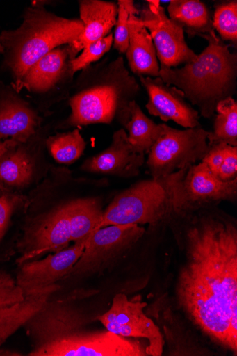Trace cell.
Segmentation results:
<instances>
[{
    "mask_svg": "<svg viewBox=\"0 0 237 356\" xmlns=\"http://www.w3.org/2000/svg\"><path fill=\"white\" fill-rule=\"evenodd\" d=\"M147 305L141 299L135 298L129 300L125 294L120 293L114 297L110 309L96 319L115 334L147 340L148 355L160 356L164 346L163 338L154 321L145 314Z\"/></svg>",
    "mask_w": 237,
    "mask_h": 356,
    "instance_id": "obj_10",
    "label": "cell"
},
{
    "mask_svg": "<svg viewBox=\"0 0 237 356\" xmlns=\"http://www.w3.org/2000/svg\"><path fill=\"white\" fill-rule=\"evenodd\" d=\"M23 19L19 27L0 34L3 67L12 76L13 88L39 60L59 47L73 44L84 31L81 19L62 17L33 3L25 10Z\"/></svg>",
    "mask_w": 237,
    "mask_h": 356,
    "instance_id": "obj_4",
    "label": "cell"
},
{
    "mask_svg": "<svg viewBox=\"0 0 237 356\" xmlns=\"http://www.w3.org/2000/svg\"><path fill=\"white\" fill-rule=\"evenodd\" d=\"M200 38L209 46L195 61L181 69L160 70L162 81L182 90L203 118H211L218 104L233 98L237 89V55L232 54L215 31Z\"/></svg>",
    "mask_w": 237,
    "mask_h": 356,
    "instance_id": "obj_3",
    "label": "cell"
},
{
    "mask_svg": "<svg viewBox=\"0 0 237 356\" xmlns=\"http://www.w3.org/2000/svg\"><path fill=\"white\" fill-rule=\"evenodd\" d=\"M50 299L24 325L32 341L28 355L37 356L44 348L84 331L90 322L70 299Z\"/></svg>",
    "mask_w": 237,
    "mask_h": 356,
    "instance_id": "obj_9",
    "label": "cell"
},
{
    "mask_svg": "<svg viewBox=\"0 0 237 356\" xmlns=\"http://www.w3.org/2000/svg\"><path fill=\"white\" fill-rule=\"evenodd\" d=\"M147 347L111 332H79L51 345L37 356H147Z\"/></svg>",
    "mask_w": 237,
    "mask_h": 356,
    "instance_id": "obj_13",
    "label": "cell"
},
{
    "mask_svg": "<svg viewBox=\"0 0 237 356\" xmlns=\"http://www.w3.org/2000/svg\"><path fill=\"white\" fill-rule=\"evenodd\" d=\"M66 207L70 218L72 242L84 239L98 230L104 213L98 199L76 200L66 203Z\"/></svg>",
    "mask_w": 237,
    "mask_h": 356,
    "instance_id": "obj_24",
    "label": "cell"
},
{
    "mask_svg": "<svg viewBox=\"0 0 237 356\" xmlns=\"http://www.w3.org/2000/svg\"><path fill=\"white\" fill-rule=\"evenodd\" d=\"M118 13L115 33H113V47L121 54H126L129 47V17L132 15H138L140 11L134 6L133 0H119Z\"/></svg>",
    "mask_w": 237,
    "mask_h": 356,
    "instance_id": "obj_29",
    "label": "cell"
},
{
    "mask_svg": "<svg viewBox=\"0 0 237 356\" xmlns=\"http://www.w3.org/2000/svg\"><path fill=\"white\" fill-rule=\"evenodd\" d=\"M217 115L213 132H209V146L225 143L237 147V104L233 98L220 102L216 108Z\"/></svg>",
    "mask_w": 237,
    "mask_h": 356,
    "instance_id": "obj_26",
    "label": "cell"
},
{
    "mask_svg": "<svg viewBox=\"0 0 237 356\" xmlns=\"http://www.w3.org/2000/svg\"><path fill=\"white\" fill-rule=\"evenodd\" d=\"M113 45V33L103 39L87 45L82 53L71 60L74 74L89 67L94 62L98 61L108 53Z\"/></svg>",
    "mask_w": 237,
    "mask_h": 356,
    "instance_id": "obj_30",
    "label": "cell"
},
{
    "mask_svg": "<svg viewBox=\"0 0 237 356\" xmlns=\"http://www.w3.org/2000/svg\"><path fill=\"white\" fill-rule=\"evenodd\" d=\"M19 198L10 193L0 197V238L3 236Z\"/></svg>",
    "mask_w": 237,
    "mask_h": 356,
    "instance_id": "obj_33",
    "label": "cell"
},
{
    "mask_svg": "<svg viewBox=\"0 0 237 356\" xmlns=\"http://www.w3.org/2000/svg\"><path fill=\"white\" fill-rule=\"evenodd\" d=\"M79 10L84 31L77 41L69 47L72 60L88 44L106 38L117 23L118 6L101 0H81Z\"/></svg>",
    "mask_w": 237,
    "mask_h": 356,
    "instance_id": "obj_19",
    "label": "cell"
},
{
    "mask_svg": "<svg viewBox=\"0 0 237 356\" xmlns=\"http://www.w3.org/2000/svg\"><path fill=\"white\" fill-rule=\"evenodd\" d=\"M40 129L35 136L32 147L27 141L10 147L0 156V185L6 188H23L30 184L35 157L47 139L40 138Z\"/></svg>",
    "mask_w": 237,
    "mask_h": 356,
    "instance_id": "obj_20",
    "label": "cell"
},
{
    "mask_svg": "<svg viewBox=\"0 0 237 356\" xmlns=\"http://www.w3.org/2000/svg\"><path fill=\"white\" fill-rule=\"evenodd\" d=\"M71 60L69 47H59L35 63L13 88L26 89L40 99L69 96L75 79Z\"/></svg>",
    "mask_w": 237,
    "mask_h": 356,
    "instance_id": "obj_11",
    "label": "cell"
},
{
    "mask_svg": "<svg viewBox=\"0 0 237 356\" xmlns=\"http://www.w3.org/2000/svg\"><path fill=\"white\" fill-rule=\"evenodd\" d=\"M90 236L41 260L20 264L16 281L24 297L37 294L58 281L65 280L79 260Z\"/></svg>",
    "mask_w": 237,
    "mask_h": 356,
    "instance_id": "obj_15",
    "label": "cell"
},
{
    "mask_svg": "<svg viewBox=\"0 0 237 356\" xmlns=\"http://www.w3.org/2000/svg\"><path fill=\"white\" fill-rule=\"evenodd\" d=\"M140 15L150 31L160 70L176 68L197 59V55L186 44L183 29L167 17L159 1L149 0Z\"/></svg>",
    "mask_w": 237,
    "mask_h": 356,
    "instance_id": "obj_12",
    "label": "cell"
},
{
    "mask_svg": "<svg viewBox=\"0 0 237 356\" xmlns=\"http://www.w3.org/2000/svg\"><path fill=\"white\" fill-rule=\"evenodd\" d=\"M140 225H108L94 232L65 279L85 278L103 273L114 266L143 237Z\"/></svg>",
    "mask_w": 237,
    "mask_h": 356,
    "instance_id": "obj_8",
    "label": "cell"
},
{
    "mask_svg": "<svg viewBox=\"0 0 237 356\" xmlns=\"http://www.w3.org/2000/svg\"><path fill=\"white\" fill-rule=\"evenodd\" d=\"M158 181L166 189L173 212L180 216L221 202H232L237 196V179L228 182L219 180L203 161Z\"/></svg>",
    "mask_w": 237,
    "mask_h": 356,
    "instance_id": "obj_5",
    "label": "cell"
},
{
    "mask_svg": "<svg viewBox=\"0 0 237 356\" xmlns=\"http://www.w3.org/2000/svg\"><path fill=\"white\" fill-rule=\"evenodd\" d=\"M141 88L120 56L91 64L74 79L70 97L72 113L64 127L111 124L124 127L130 118L129 104Z\"/></svg>",
    "mask_w": 237,
    "mask_h": 356,
    "instance_id": "obj_2",
    "label": "cell"
},
{
    "mask_svg": "<svg viewBox=\"0 0 237 356\" xmlns=\"http://www.w3.org/2000/svg\"><path fill=\"white\" fill-rule=\"evenodd\" d=\"M172 212L165 187L154 179L142 181L118 194L104 211L98 229L108 225L155 226Z\"/></svg>",
    "mask_w": 237,
    "mask_h": 356,
    "instance_id": "obj_6",
    "label": "cell"
},
{
    "mask_svg": "<svg viewBox=\"0 0 237 356\" xmlns=\"http://www.w3.org/2000/svg\"><path fill=\"white\" fill-rule=\"evenodd\" d=\"M186 261L176 286L179 307L213 342L237 353V228L218 215L186 233Z\"/></svg>",
    "mask_w": 237,
    "mask_h": 356,
    "instance_id": "obj_1",
    "label": "cell"
},
{
    "mask_svg": "<svg viewBox=\"0 0 237 356\" xmlns=\"http://www.w3.org/2000/svg\"><path fill=\"white\" fill-rule=\"evenodd\" d=\"M218 179L223 182L237 179V147L228 146Z\"/></svg>",
    "mask_w": 237,
    "mask_h": 356,
    "instance_id": "obj_32",
    "label": "cell"
},
{
    "mask_svg": "<svg viewBox=\"0 0 237 356\" xmlns=\"http://www.w3.org/2000/svg\"><path fill=\"white\" fill-rule=\"evenodd\" d=\"M17 91L0 96V141L9 139L26 143L40 129L42 118Z\"/></svg>",
    "mask_w": 237,
    "mask_h": 356,
    "instance_id": "obj_18",
    "label": "cell"
},
{
    "mask_svg": "<svg viewBox=\"0 0 237 356\" xmlns=\"http://www.w3.org/2000/svg\"><path fill=\"white\" fill-rule=\"evenodd\" d=\"M25 299L16 279L0 270V308L12 306Z\"/></svg>",
    "mask_w": 237,
    "mask_h": 356,
    "instance_id": "obj_31",
    "label": "cell"
},
{
    "mask_svg": "<svg viewBox=\"0 0 237 356\" xmlns=\"http://www.w3.org/2000/svg\"><path fill=\"white\" fill-rule=\"evenodd\" d=\"M71 229L66 204L42 214L28 223L21 242L19 264L47 252H57L67 248Z\"/></svg>",
    "mask_w": 237,
    "mask_h": 356,
    "instance_id": "obj_14",
    "label": "cell"
},
{
    "mask_svg": "<svg viewBox=\"0 0 237 356\" xmlns=\"http://www.w3.org/2000/svg\"><path fill=\"white\" fill-rule=\"evenodd\" d=\"M45 145L54 159L65 165L75 163L86 148V143L79 129L49 136L46 139Z\"/></svg>",
    "mask_w": 237,
    "mask_h": 356,
    "instance_id": "obj_27",
    "label": "cell"
},
{
    "mask_svg": "<svg viewBox=\"0 0 237 356\" xmlns=\"http://www.w3.org/2000/svg\"><path fill=\"white\" fill-rule=\"evenodd\" d=\"M59 288L58 284H54L37 294L26 297L20 302L0 308V349L14 334L24 327ZM3 355L6 354L0 350V355Z\"/></svg>",
    "mask_w": 237,
    "mask_h": 356,
    "instance_id": "obj_22",
    "label": "cell"
},
{
    "mask_svg": "<svg viewBox=\"0 0 237 356\" xmlns=\"http://www.w3.org/2000/svg\"><path fill=\"white\" fill-rule=\"evenodd\" d=\"M128 26L129 40L126 56L131 71L139 77H160L156 49L142 19L138 15H132Z\"/></svg>",
    "mask_w": 237,
    "mask_h": 356,
    "instance_id": "obj_21",
    "label": "cell"
},
{
    "mask_svg": "<svg viewBox=\"0 0 237 356\" xmlns=\"http://www.w3.org/2000/svg\"><path fill=\"white\" fill-rule=\"evenodd\" d=\"M0 54H4V48H3V47L1 45V44H0Z\"/></svg>",
    "mask_w": 237,
    "mask_h": 356,
    "instance_id": "obj_36",
    "label": "cell"
},
{
    "mask_svg": "<svg viewBox=\"0 0 237 356\" xmlns=\"http://www.w3.org/2000/svg\"><path fill=\"white\" fill-rule=\"evenodd\" d=\"M9 193H10V191L7 188L0 185V197H2L3 195H5V194H7Z\"/></svg>",
    "mask_w": 237,
    "mask_h": 356,
    "instance_id": "obj_35",
    "label": "cell"
},
{
    "mask_svg": "<svg viewBox=\"0 0 237 356\" xmlns=\"http://www.w3.org/2000/svg\"><path fill=\"white\" fill-rule=\"evenodd\" d=\"M167 12L170 19L190 37H201L215 32L210 10L199 0H172Z\"/></svg>",
    "mask_w": 237,
    "mask_h": 356,
    "instance_id": "obj_23",
    "label": "cell"
},
{
    "mask_svg": "<svg viewBox=\"0 0 237 356\" xmlns=\"http://www.w3.org/2000/svg\"><path fill=\"white\" fill-rule=\"evenodd\" d=\"M19 144L20 143L12 139L0 141V156H1L8 149Z\"/></svg>",
    "mask_w": 237,
    "mask_h": 356,
    "instance_id": "obj_34",
    "label": "cell"
},
{
    "mask_svg": "<svg viewBox=\"0 0 237 356\" xmlns=\"http://www.w3.org/2000/svg\"><path fill=\"white\" fill-rule=\"evenodd\" d=\"M140 80L147 92L146 108L152 115L163 122L173 120L186 129L200 126L199 112L186 102L182 90L165 83L160 77L140 76Z\"/></svg>",
    "mask_w": 237,
    "mask_h": 356,
    "instance_id": "obj_16",
    "label": "cell"
},
{
    "mask_svg": "<svg viewBox=\"0 0 237 356\" xmlns=\"http://www.w3.org/2000/svg\"><path fill=\"white\" fill-rule=\"evenodd\" d=\"M209 133L200 126L180 131L164 124L162 136L148 153L152 179H162L202 161L210 149Z\"/></svg>",
    "mask_w": 237,
    "mask_h": 356,
    "instance_id": "obj_7",
    "label": "cell"
},
{
    "mask_svg": "<svg viewBox=\"0 0 237 356\" xmlns=\"http://www.w3.org/2000/svg\"><path fill=\"white\" fill-rule=\"evenodd\" d=\"M129 113V120L124 126L129 141L135 150L145 155L162 136L164 123L158 124L149 118L136 101L130 103Z\"/></svg>",
    "mask_w": 237,
    "mask_h": 356,
    "instance_id": "obj_25",
    "label": "cell"
},
{
    "mask_svg": "<svg viewBox=\"0 0 237 356\" xmlns=\"http://www.w3.org/2000/svg\"><path fill=\"white\" fill-rule=\"evenodd\" d=\"M216 29L224 41L237 42V2H226L217 6L213 19Z\"/></svg>",
    "mask_w": 237,
    "mask_h": 356,
    "instance_id": "obj_28",
    "label": "cell"
},
{
    "mask_svg": "<svg viewBox=\"0 0 237 356\" xmlns=\"http://www.w3.org/2000/svg\"><path fill=\"white\" fill-rule=\"evenodd\" d=\"M145 161V155L135 150L122 128L114 134L110 147L85 160L81 170L89 173L130 178L139 175Z\"/></svg>",
    "mask_w": 237,
    "mask_h": 356,
    "instance_id": "obj_17",
    "label": "cell"
}]
</instances>
